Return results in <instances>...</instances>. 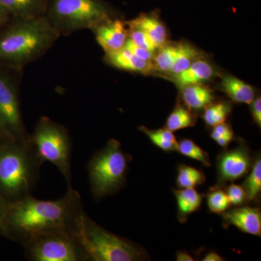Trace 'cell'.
Listing matches in <instances>:
<instances>
[{
  "mask_svg": "<svg viewBox=\"0 0 261 261\" xmlns=\"http://www.w3.org/2000/svg\"><path fill=\"white\" fill-rule=\"evenodd\" d=\"M176 185L179 189L195 188L203 185L206 176L203 171L192 166L181 164L178 166Z\"/></svg>",
  "mask_w": 261,
  "mask_h": 261,
  "instance_id": "22",
  "label": "cell"
},
{
  "mask_svg": "<svg viewBox=\"0 0 261 261\" xmlns=\"http://www.w3.org/2000/svg\"><path fill=\"white\" fill-rule=\"evenodd\" d=\"M203 261H223L224 259L220 256L217 252H211L207 253L202 259Z\"/></svg>",
  "mask_w": 261,
  "mask_h": 261,
  "instance_id": "37",
  "label": "cell"
},
{
  "mask_svg": "<svg viewBox=\"0 0 261 261\" xmlns=\"http://www.w3.org/2000/svg\"><path fill=\"white\" fill-rule=\"evenodd\" d=\"M224 224L233 226L240 231L254 236H261V211L260 207L242 205L228 209L221 214Z\"/></svg>",
  "mask_w": 261,
  "mask_h": 261,
  "instance_id": "12",
  "label": "cell"
},
{
  "mask_svg": "<svg viewBox=\"0 0 261 261\" xmlns=\"http://www.w3.org/2000/svg\"><path fill=\"white\" fill-rule=\"evenodd\" d=\"M21 245L31 261H88L79 240L66 229L38 233Z\"/></svg>",
  "mask_w": 261,
  "mask_h": 261,
  "instance_id": "9",
  "label": "cell"
},
{
  "mask_svg": "<svg viewBox=\"0 0 261 261\" xmlns=\"http://www.w3.org/2000/svg\"><path fill=\"white\" fill-rule=\"evenodd\" d=\"M139 129L145 133L152 143L166 152L177 151L178 141L173 132L168 128L150 130L145 126H140Z\"/></svg>",
  "mask_w": 261,
  "mask_h": 261,
  "instance_id": "20",
  "label": "cell"
},
{
  "mask_svg": "<svg viewBox=\"0 0 261 261\" xmlns=\"http://www.w3.org/2000/svg\"><path fill=\"white\" fill-rule=\"evenodd\" d=\"M10 17L11 16H10L9 13L0 5V27L6 23L9 20Z\"/></svg>",
  "mask_w": 261,
  "mask_h": 261,
  "instance_id": "38",
  "label": "cell"
},
{
  "mask_svg": "<svg viewBox=\"0 0 261 261\" xmlns=\"http://www.w3.org/2000/svg\"><path fill=\"white\" fill-rule=\"evenodd\" d=\"M177 202V219L181 224L186 222L189 216L200 210L203 195L195 188L173 190Z\"/></svg>",
  "mask_w": 261,
  "mask_h": 261,
  "instance_id": "15",
  "label": "cell"
},
{
  "mask_svg": "<svg viewBox=\"0 0 261 261\" xmlns=\"http://www.w3.org/2000/svg\"><path fill=\"white\" fill-rule=\"evenodd\" d=\"M48 0H0V5L11 17L44 16Z\"/></svg>",
  "mask_w": 261,
  "mask_h": 261,
  "instance_id": "14",
  "label": "cell"
},
{
  "mask_svg": "<svg viewBox=\"0 0 261 261\" xmlns=\"http://www.w3.org/2000/svg\"><path fill=\"white\" fill-rule=\"evenodd\" d=\"M44 16L61 36L92 30L113 19L109 8L101 0H48Z\"/></svg>",
  "mask_w": 261,
  "mask_h": 261,
  "instance_id": "6",
  "label": "cell"
},
{
  "mask_svg": "<svg viewBox=\"0 0 261 261\" xmlns=\"http://www.w3.org/2000/svg\"><path fill=\"white\" fill-rule=\"evenodd\" d=\"M126 23L143 31L153 41L158 48L165 46L167 39L166 29L163 24L155 17L142 14L137 18Z\"/></svg>",
  "mask_w": 261,
  "mask_h": 261,
  "instance_id": "18",
  "label": "cell"
},
{
  "mask_svg": "<svg viewBox=\"0 0 261 261\" xmlns=\"http://www.w3.org/2000/svg\"><path fill=\"white\" fill-rule=\"evenodd\" d=\"M248 176L243 182V187L247 192L249 202H257L261 193V159L257 154Z\"/></svg>",
  "mask_w": 261,
  "mask_h": 261,
  "instance_id": "21",
  "label": "cell"
},
{
  "mask_svg": "<svg viewBox=\"0 0 261 261\" xmlns=\"http://www.w3.org/2000/svg\"><path fill=\"white\" fill-rule=\"evenodd\" d=\"M29 140L41 163L54 164L63 175L68 188L72 187V140L68 130L49 117L42 116Z\"/></svg>",
  "mask_w": 261,
  "mask_h": 261,
  "instance_id": "7",
  "label": "cell"
},
{
  "mask_svg": "<svg viewBox=\"0 0 261 261\" xmlns=\"http://www.w3.org/2000/svg\"><path fill=\"white\" fill-rule=\"evenodd\" d=\"M251 113L254 121L259 127L261 126V99L257 97L251 102Z\"/></svg>",
  "mask_w": 261,
  "mask_h": 261,
  "instance_id": "33",
  "label": "cell"
},
{
  "mask_svg": "<svg viewBox=\"0 0 261 261\" xmlns=\"http://www.w3.org/2000/svg\"><path fill=\"white\" fill-rule=\"evenodd\" d=\"M42 165L30 140H0V196L13 202L32 195Z\"/></svg>",
  "mask_w": 261,
  "mask_h": 261,
  "instance_id": "3",
  "label": "cell"
},
{
  "mask_svg": "<svg viewBox=\"0 0 261 261\" xmlns=\"http://www.w3.org/2000/svg\"><path fill=\"white\" fill-rule=\"evenodd\" d=\"M195 118L188 109L178 105L168 116L166 128L171 132L195 126Z\"/></svg>",
  "mask_w": 261,
  "mask_h": 261,
  "instance_id": "23",
  "label": "cell"
},
{
  "mask_svg": "<svg viewBox=\"0 0 261 261\" xmlns=\"http://www.w3.org/2000/svg\"><path fill=\"white\" fill-rule=\"evenodd\" d=\"M74 236L83 247L89 261H140L147 258V252L142 247L105 229L86 213Z\"/></svg>",
  "mask_w": 261,
  "mask_h": 261,
  "instance_id": "4",
  "label": "cell"
},
{
  "mask_svg": "<svg viewBox=\"0 0 261 261\" xmlns=\"http://www.w3.org/2000/svg\"><path fill=\"white\" fill-rule=\"evenodd\" d=\"M250 150L242 142L237 148L224 149L217 158V182L216 187H224L229 182L245 177L253 163Z\"/></svg>",
  "mask_w": 261,
  "mask_h": 261,
  "instance_id": "10",
  "label": "cell"
},
{
  "mask_svg": "<svg viewBox=\"0 0 261 261\" xmlns=\"http://www.w3.org/2000/svg\"><path fill=\"white\" fill-rule=\"evenodd\" d=\"M91 31L106 54L121 50L128 39L126 22L118 18L106 20Z\"/></svg>",
  "mask_w": 261,
  "mask_h": 261,
  "instance_id": "11",
  "label": "cell"
},
{
  "mask_svg": "<svg viewBox=\"0 0 261 261\" xmlns=\"http://www.w3.org/2000/svg\"><path fill=\"white\" fill-rule=\"evenodd\" d=\"M231 111V106L228 102L211 103L205 108L202 118L206 125L214 127L220 123H225Z\"/></svg>",
  "mask_w": 261,
  "mask_h": 261,
  "instance_id": "24",
  "label": "cell"
},
{
  "mask_svg": "<svg viewBox=\"0 0 261 261\" xmlns=\"http://www.w3.org/2000/svg\"><path fill=\"white\" fill-rule=\"evenodd\" d=\"M125 47L128 49L134 56L138 58L139 59L142 60V61H151L152 57H153V53L138 47L129 39L127 40Z\"/></svg>",
  "mask_w": 261,
  "mask_h": 261,
  "instance_id": "31",
  "label": "cell"
},
{
  "mask_svg": "<svg viewBox=\"0 0 261 261\" xmlns=\"http://www.w3.org/2000/svg\"><path fill=\"white\" fill-rule=\"evenodd\" d=\"M126 25L128 29V39L135 43L136 45L152 53L157 49L153 41L143 31L127 23Z\"/></svg>",
  "mask_w": 261,
  "mask_h": 261,
  "instance_id": "29",
  "label": "cell"
},
{
  "mask_svg": "<svg viewBox=\"0 0 261 261\" xmlns=\"http://www.w3.org/2000/svg\"><path fill=\"white\" fill-rule=\"evenodd\" d=\"M214 73V68L208 62L198 60L194 61L187 69L175 75V80L178 85L185 87L211 80Z\"/></svg>",
  "mask_w": 261,
  "mask_h": 261,
  "instance_id": "16",
  "label": "cell"
},
{
  "mask_svg": "<svg viewBox=\"0 0 261 261\" xmlns=\"http://www.w3.org/2000/svg\"><path fill=\"white\" fill-rule=\"evenodd\" d=\"M132 157L118 140L111 139L92 156L87 166L91 192L97 200L121 190L126 182Z\"/></svg>",
  "mask_w": 261,
  "mask_h": 261,
  "instance_id": "5",
  "label": "cell"
},
{
  "mask_svg": "<svg viewBox=\"0 0 261 261\" xmlns=\"http://www.w3.org/2000/svg\"><path fill=\"white\" fill-rule=\"evenodd\" d=\"M225 192L231 205L239 207V206L245 205L249 202L247 192L241 185H235L231 182V185L226 187Z\"/></svg>",
  "mask_w": 261,
  "mask_h": 261,
  "instance_id": "30",
  "label": "cell"
},
{
  "mask_svg": "<svg viewBox=\"0 0 261 261\" xmlns=\"http://www.w3.org/2000/svg\"><path fill=\"white\" fill-rule=\"evenodd\" d=\"M23 68L0 63V140L28 141L20 107Z\"/></svg>",
  "mask_w": 261,
  "mask_h": 261,
  "instance_id": "8",
  "label": "cell"
},
{
  "mask_svg": "<svg viewBox=\"0 0 261 261\" xmlns=\"http://www.w3.org/2000/svg\"><path fill=\"white\" fill-rule=\"evenodd\" d=\"M106 60L113 66L126 71L146 73H149L154 68V65L151 61L139 59L126 47L116 53L106 54Z\"/></svg>",
  "mask_w": 261,
  "mask_h": 261,
  "instance_id": "13",
  "label": "cell"
},
{
  "mask_svg": "<svg viewBox=\"0 0 261 261\" xmlns=\"http://www.w3.org/2000/svg\"><path fill=\"white\" fill-rule=\"evenodd\" d=\"M182 99L187 108L200 111L213 103L214 94L211 89L200 84L187 86L182 92Z\"/></svg>",
  "mask_w": 261,
  "mask_h": 261,
  "instance_id": "19",
  "label": "cell"
},
{
  "mask_svg": "<svg viewBox=\"0 0 261 261\" xmlns=\"http://www.w3.org/2000/svg\"><path fill=\"white\" fill-rule=\"evenodd\" d=\"M221 86L223 92L234 102L250 105L255 99L253 87L232 75L223 77Z\"/></svg>",
  "mask_w": 261,
  "mask_h": 261,
  "instance_id": "17",
  "label": "cell"
},
{
  "mask_svg": "<svg viewBox=\"0 0 261 261\" xmlns=\"http://www.w3.org/2000/svg\"><path fill=\"white\" fill-rule=\"evenodd\" d=\"M176 260L177 261H194L195 259L186 251H178L176 253Z\"/></svg>",
  "mask_w": 261,
  "mask_h": 261,
  "instance_id": "36",
  "label": "cell"
},
{
  "mask_svg": "<svg viewBox=\"0 0 261 261\" xmlns=\"http://www.w3.org/2000/svg\"><path fill=\"white\" fill-rule=\"evenodd\" d=\"M60 37L44 15L10 17L0 27V63L24 68L42 58Z\"/></svg>",
  "mask_w": 261,
  "mask_h": 261,
  "instance_id": "2",
  "label": "cell"
},
{
  "mask_svg": "<svg viewBox=\"0 0 261 261\" xmlns=\"http://www.w3.org/2000/svg\"><path fill=\"white\" fill-rule=\"evenodd\" d=\"M84 213L80 193L72 187L56 200L27 195L8 202L5 238L22 245L38 233L53 230L66 229L74 235Z\"/></svg>",
  "mask_w": 261,
  "mask_h": 261,
  "instance_id": "1",
  "label": "cell"
},
{
  "mask_svg": "<svg viewBox=\"0 0 261 261\" xmlns=\"http://www.w3.org/2000/svg\"><path fill=\"white\" fill-rule=\"evenodd\" d=\"M231 133H233V132L229 125L226 124V123H220L214 126V129L211 132V137L216 141L220 137Z\"/></svg>",
  "mask_w": 261,
  "mask_h": 261,
  "instance_id": "32",
  "label": "cell"
},
{
  "mask_svg": "<svg viewBox=\"0 0 261 261\" xmlns=\"http://www.w3.org/2000/svg\"><path fill=\"white\" fill-rule=\"evenodd\" d=\"M234 140V134L231 133L220 137V138L216 140V142L220 147H222V148L224 149H226L227 148L228 146L229 145V144Z\"/></svg>",
  "mask_w": 261,
  "mask_h": 261,
  "instance_id": "35",
  "label": "cell"
},
{
  "mask_svg": "<svg viewBox=\"0 0 261 261\" xmlns=\"http://www.w3.org/2000/svg\"><path fill=\"white\" fill-rule=\"evenodd\" d=\"M177 53V45L163 46L159 54L154 57V65L158 70L162 72H171Z\"/></svg>",
  "mask_w": 261,
  "mask_h": 261,
  "instance_id": "28",
  "label": "cell"
},
{
  "mask_svg": "<svg viewBox=\"0 0 261 261\" xmlns=\"http://www.w3.org/2000/svg\"><path fill=\"white\" fill-rule=\"evenodd\" d=\"M177 151L185 157L198 161L207 167H211L209 154L190 139H184L178 142Z\"/></svg>",
  "mask_w": 261,
  "mask_h": 261,
  "instance_id": "26",
  "label": "cell"
},
{
  "mask_svg": "<svg viewBox=\"0 0 261 261\" xmlns=\"http://www.w3.org/2000/svg\"><path fill=\"white\" fill-rule=\"evenodd\" d=\"M207 207L213 214H221L231 207L226 192L221 187H211L206 195Z\"/></svg>",
  "mask_w": 261,
  "mask_h": 261,
  "instance_id": "27",
  "label": "cell"
},
{
  "mask_svg": "<svg viewBox=\"0 0 261 261\" xmlns=\"http://www.w3.org/2000/svg\"><path fill=\"white\" fill-rule=\"evenodd\" d=\"M8 202L0 196V237L5 236V218Z\"/></svg>",
  "mask_w": 261,
  "mask_h": 261,
  "instance_id": "34",
  "label": "cell"
},
{
  "mask_svg": "<svg viewBox=\"0 0 261 261\" xmlns=\"http://www.w3.org/2000/svg\"><path fill=\"white\" fill-rule=\"evenodd\" d=\"M196 49L188 44H179L177 45V53L174 63L171 70L173 75H177L187 69L195 61L197 57Z\"/></svg>",
  "mask_w": 261,
  "mask_h": 261,
  "instance_id": "25",
  "label": "cell"
}]
</instances>
